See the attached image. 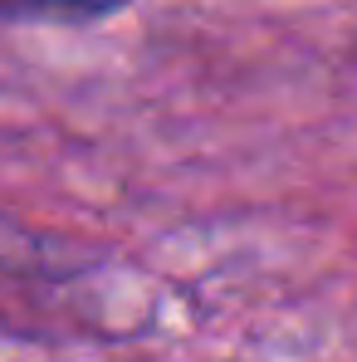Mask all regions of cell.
<instances>
[{
  "mask_svg": "<svg viewBox=\"0 0 357 362\" xmlns=\"http://www.w3.org/2000/svg\"><path fill=\"white\" fill-rule=\"evenodd\" d=\"M5 20H45V25H93L122 10L127 0H0Z\"/></svg>",
  "mask_w": 357,
  "mask_h": 362,
  "instance_id": "1",
  "label": "cell"
}]
</instances>
